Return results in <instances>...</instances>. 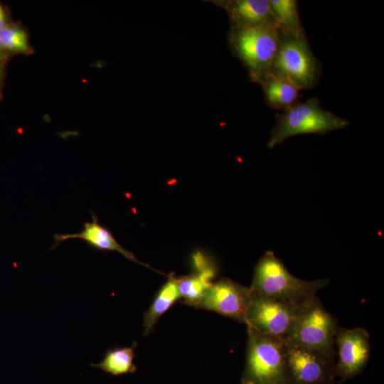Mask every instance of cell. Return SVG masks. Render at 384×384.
Here are the masks:
<instances>
[{"instance_id":"obj_1","label":"cell","mask_w":384,"mask_h":384,"mask_svg":"<svg viewBox=\"0 0 384 384\" xmlns=\"http://www.w3.org/2000/svg\"><path fill=\"white\" fill-rule=\"evenodd\" d=\"M329 282L328 278L309 281L294 277L273 252L267 251L255 267L250 288L254 292L302 307Z\"/></svg>"},{"instance_id":"obj_2","label":"cell","mask_w":384,"mask_h":384,"mask_svg":"<svg viewBox=\"0 0 384 384\" xmlns=\"http://www.w3.org/2000/svg\"><path fill=\"white\" fill-rule=\"evenodd\" d=\"M279 39L273 27L230 26L228 34L230 50L247 69L250 80L260 84L270 73Z\"/></svg>"},{"instance_id":"obj_3","label":"cell","mask_w":384,"mask_h":384,"mask_svg":"<svg viewBox=\"0 0 384 384\" xmlns=\"http://www.w3.org/2000/svg\"><path fill=\"white\" fill-rule=\"evenodd\" d=\"M348 124L346 119L323 109L318 98L312 97L304 102L298 101L277 115L276 123L271 130L267 146L273 149L292 136L324 134L343 129Z\"/></svg>"},{"instance_id":"obj_4","label":"cell","mask_w":384,"mask_h":384,"mask_svg":"<svg viewBox=\"0 0 384 384\" xmlns=\"http://www.w3.org/2000/svg\"><path fill=\"white\" fill-rule=\"evenodd\" d=\"M247 328L248 338L242 382L290 384L284 341Z\"/></svg>"},{"instance_id":"obj_5","label":"cell","mask_w":384,"mask_h":384,"mask_svg":"<svg viewBox=\"0 0 384 384\" xmlns=\"http://www.w3.org/2000/svg\"><path fill=\"white\" fill-rule=\"evenodd\" d=\"M279 39L270 73L287 79L299 90L314 88L321 65L314 54L306 33L290 34L279 31Z\"/></svg>"},{"instance_id":"obj_6","label":"cell","mask_w":384,"mask_h":384,"mask_svg":"<svg viewBox=\"0 0 384 384\" xmlns=\"http://www.w3.org/2000/svg\"><path fill=\"white\" fill-rule=\"evenodd\" d=\"M338 327L336 319L316 297L301 307L284 341L335 356L334 340Z\"/></svg>"},{"instance_id":"obj_7","label":"cell","mask_w":384,"mask_h":384,"mask_svg":"<svg viewBox=\"0 0 384 384\" xmlns=\"http://www.w3.org/2000/svg\"><path fill=\"white\" fill-rule=\"evenodd\" d=\"M284 349L290 384H337L335 356L286 342Z\"/></svg>"},{"instance_id":"obj_8","label":"cell","mask_w":384,"mask_h":384,"mask_svg":"<svg viewBox=\"0 0 384 384\" xmlns=\"http://www.w3.org/2000/svg\"><path fill=\"white\" fill-rule=\"evenodd\" d=\"M300 309L252 291L245 324L262 334L284 341Z\"/></svg>"},{"instance_id":"obj_9","label":"cell","mask_w":384,"mask_h":384,"mask_svg":"<svg viewBox=\"0 0 384 384\" xmlns=\"http://www.w3.org/2000/svg\"><path fill=\"white\" fill-rule=\"evenodd\" d=\"M335 372L341 384L363 372L370 356V336L363 328L338 327L334 340Z\"/></svg>"},{"instance_id":"obj_10","label":"cell","mask_w":384,"mask_h":384,"mask_svg":"<svg viewBox=\"0 0 384 384\" xmlns=\"http://www.w3.org/2000/svg\"><path fill=\"white\" fill-rule=\"evenodd\" d=\"M251 299L250 287L230 279L222 278L213 282L197 308L216 312L245 324Z\"/></svg>"},{"instance_id":"obj_11","label":"cell","mask_w":384,"mask_h":384,"mask_svg":"<svg viewBox=\"0 0 384 384\" xmlns=\"http://www.w3.org/2000/svg\"><path fill=\"white\" fill-rule=\"evenodd\" d=\"M215 3L226 11L230 26L278 28L268 0H223Z\"/></svg>"},{"instance_id":"obj_12","label":"cell","mask_w":384,"mask_h":384,"mask_svg":"<svg viewBox=\"0 0 384 384\" xmlns=\"http://www.w3.org/2000/svg\"><path fill=\"white\" fill-rule=\"evenodd\" d=\"M92 222L84 223L83 230L79 233L73 234H55V245L50 250L55 249L64 240L68 239H80L93 249L102 251H116L130 261L149 267L147 265L140 262L132 252L120 245L112 233L107 228L98 223V218L93 213H92Z\"/></svg>"},{"instance_id":"obj_13","label":"cell","mask_w":384,"mask_h":384,"mask_svg":"<svg viewBox=\"0 0 384 384\" xmlns=\"http://www.w3.org/2000/svg\"><path fill=\"white\" fill-rule=\"evenodd\" d=\"M196 272L176 277L178 289L182 302L197 308L204 294L213 284L216 271L208 265L203 255L197 252L193 257Z\"/></svg>"},{"instance_id":"obj_14","label":"cell","mask_w":384,"mask_h":384,"mask_svg":"<svg viewBox=\"0 0 384 384\" xmlns=\"http://www.w3.org/2000/svg\"><path fill=\"white\" fill-rule=\"evenodd\" d=\"M267 105L277 110H285L299 97V89L286 78L270 73L260 82Z\"/></svg>"},{"instance_id":"obj_15","label":"cell","mask_w":384,"mask_h":384,"mask_svg":"<svg viewBox=\"0 0 384 384\" xmlns=\"http://www.w3.org/2000/svg\"><path fill=\"white\" fill-rule=\"evenodd\" d=\"M181 298L176 277L170 275L161 286L149 308L144 314V335L152 331L161 316Z\"/></svg>"},{"instance_id":"obj_16","label":"cell","mask_w":384,"mask_h":384,"mask_svg":"<svg viewBox=\"0 0 384 384\" xmlns=\"http://www.w3.org/2000/svg\"><path fill=\"white\" fill-rule=\"evenodd\" d=\"M135 345L129 347H116L108 349L102 360L98 363H91V366L110 373L114 376L136 372L134 363L136 356Z\"/></svg>"},{"instance_id":"obj_17","label":"cell","mask_w":384,"mask_h":384,"mask_svg":"<svg viewBox=\"0 0 384 384\" xmlns=\"http://www.w3.org/2000/svg\"><path fill=\"white\" fill-rule=\"evenodd\" d=\"M271 9L277 19L278 29L290 34L306 33L299 13L298 1L296 0H268Z\"/></svg>"},{"instance_id":"obj_18","label":"cell","mask_w":384,"mask_h":384,"mask_svg":"<svg viewBox=\"0 0 384 384\" xmlns=\"http://www.w3.org/2000/svg\"><path fill=\"white\" fill-rule=\"evenodd\" d=\"M0 48L4 52H27L29 46L26 32L18 26L7 24L0 31Z\"/></svg>"},{"instance_id":"obj_19","label":"cell","mask_w":384,"mask_h":384,"mask_svg":"<svg viewBox=\"0 0 384 384\" xmlns=\"http://www.w3.org/2000/svg\"><path fill=\"white\" fill-rule=\"evenodd\" d=\"M6 25L5 14L1 5L0 4V31Z\"/></svg>"},{"instance_id":"obj_20","label":"cell","mask_w":384,"mask_h":384,"mask_svg":"<svg viewBox=\"0 0 384 384\" xmlns=\"http://www.w3.org/2000/svg\"><path fill=\"white\" fill-rule=\"evenodd\" d=\"M5 59V52L0 48V63Z\"/></svg>"},{"instance_id":"obj_21","label":"cell","mask_w":384,"mask_h":384,"mask_svg":"<svg viewBox=\"0 0 384 384\" xmlns=\"http://www.w3.org/2000/svg\"><path fill=\"white\" fill-rule=\"evenodd\" d=\"M240 384H249V383H245V382H242V381H241V383H240Z\"/></svg>"},{"instance_id":"obj_22","label":"cell","mask_w":384,"mask_h":384,"mask_svg":"<svg viewBox=\"0 0 384 384\" xmlns=\"http://www.w3.org/2000/svg\"><path fill=\"white\" fill-rule=\"evenodd\" d=\"M0 73H1V70H0Z\"/></svg>"}]
</instances>
